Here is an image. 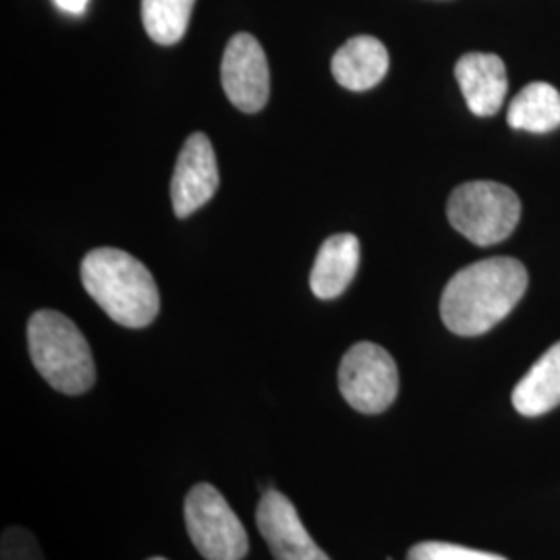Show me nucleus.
<instances>
[{
  "mask_svg": "<svg viewBox=\"0 0 560 560\" xmlns=\"http://www.w3.org/2000/svg\"><path fill=\"white\" fill-rule=\"evenodd\" d=\"M187 534L206 560H243L249 548L240 517L210 483H198L185 499Z\"/></svg>",
  "mask_w": 560,
  "mask_h": 560,
  "instance_id": "5",
  "label": "nucleus"
},
{
  "mask_svg": "<svg viewBox=\"0 0 560 560\" xmlns=\"http://www.w3.org/2000/svg\"><path fill=\"white\" fill-rule=\"evenodd\" d=\"M407 560H506L501 555L492 552H481L474 548H465L459 544H448V541H420L416 544Z\"/></svg>",
  "mask_w": 560,
  "mask_h": 560,
  "instance_id": "16",
  "label": "nucleus"
},
{
  "mask_svg": "<svg viewBox=\"0 0 560 560\" xmlns=\"http://www.w3.org/2000/svg\"><path fill=\"white\" fill-rule=\"evenodd\" d=\"M448 222L465 240L488 247L506 240L521 219L517 194L494 180L459 185L446 206Z\"/></svg>",
  "mask_w": 560,
  "mask_h": 560,
  "instance_id": "4",
  "label": "nucleus"
},
{
  "mask_svg": "<svg viewBox=\"0 0 560 560\" xmlns=\"http://www.w3.org/2000/svg\"><path fill=\"white\" fill-rule=\"evenodd\" d=\"M55 2L59 4V9H62V11H67L71 15H81L90 0H55Z\"/></svg>",
  "mask_w": 560,
  "mask_h": 560,
  "instance_id": "18",
  "label": "nucleus"
},
{
  "mask_svg": "<svg viewBox=\"0 0 560 560\" xmlns=\"http://www.w3.org/2000/svg\"><path fill=\"white\" fill-rule=\"evenodd\" d=\"M196 0H141V20L148 36L162 46L177 44L187 32Z\"/></svg>",
  "mask_w": 560,
  "mask_h": 560,
  "instance_id": "15",
  "label": "nucleus"
},
{
  "mask_svg": "<svg viewBox=\"0 0 560 560\" xmlns=\"http://www.w3.org/2000/svg\"><path fill=\"white\" fill-rule=\"evenodd\" d=\"M256 523L275 560H330L307 534L293 502L277 490L261 497Z\"/></svg>",
  "mask_w": 560,
  "mask_h": 560,
  "instance_id": "9",
  "label": "nucleus"
},
{
  "mask_svg": "<svg viewBox=\"0 0 560 560\" xmlns=\"http://www.w3.org/2000/svg\"><path fill=\"white\" fill-rule=\"evenodd\" d=\"M224 94L243 113H260L270 96V69L266 52L249 34H237L222 55Z\"/></svg>",
  "mask_w": 560,
  "mask_h": 560,
  "instance_id": "7",
  "label": "nucleus"
},
{
  "mask_svg": "<svg viewBox=\"0 0 560 560\" xmlns=\"http://www.w3.org/2000/svg\"><path fill=\"white\" fill-rule=\"evenodd\" d=\"M463 98L476 117H492L506 98L509 78L501 57L486 52L463 55L455 65Z\"/></svg>",
  "mask_w": 560,
  "mask_h": 560,
  "instance_id": "10",
  "label": "nucleus"
},
{
  "mask_svg": "<svg viewBox=\"0 0 560 560\" xmlns=\"http://www.w3.org/2000/svg\"><path fill=\"white\" fill-rule=\"evenodd\" d=\"M0 560H44L38 540L23 527H7L0 544Z\"/></svg>",
  "mask_w": 560,
  "mask_h": 560,
  "instance_id": "17",
  "label": "nucleus"
},
{
  "mask_svg": "<svg viewBox=\"0 0 560 560\" xmlns=\"http://www.w3.org/2000/svg\"><path fill=\"white\" fill-rule=\"evenodd\" d=\"M513 405L525 418H538L560 405V342L552 345L513 390Z\"/></svg>",
  "mask_w": 560,
  "mask_h": 560,
  "instance_id": "13",
  "label": "nucleus"
},
{
  "mask_svg": "<svg viewBox=\"0 0 560 560\" xmlns=\"http://www.w3.org/2000/svg\"><path fill=\"white\" fill-rule=\"evenodd\" d=\"M332 75L351 92H365L378 85L388 73V50L378 38L358 36L345 42L332 57Z\"/></svg>",
  "mask_w": 560,
  "mask_h": 560,
  "instance_id": "12",
  "label": "nucleus"
},
{
  "mask_svg": "<svg viewBox=\"0 0 560 560\" xmlns=\"http://www.w3.org/2000/svg\"><path fill=\"white\" fill-rule=\"evenodd\" d=\"M81 282L108 318L125 328H145L161 312L152 272L127 252L98 247L81 261Z\"/></svg>",
  "mask_w": 560,
  "mask_h": 560,
  "instance_id": "2",
  "label": "nucleus"
},
{
  "mask_svg": "<svg viewBox=\"0 0 560 560\" xmlns=\"http://www.w3.org/2000/svg\"><path fill=\"white\" fill-rule=\"evenodd\" d=\"M527 289V270L515 258H488L459 270L441 300L442 322L459 337H480L504 320Z\"/></svg>",
  "mask_w": 560,
  "mask_h": 560,
  "instance_id": "1",
  "label": "nucleus"
},
{
  "mask_svg": "<svg viewBox=\"0 0 560 560\" xmlns=\"http://www.w3.org/2000/svg\"><path fill=\"white\" fill-rule=\"evenodd\" d=\"M506 120L513 129L529 133H548L560 127V94L544 81L525 85L513 98Z\"/></svg>",
  "mask_w": 560,
  "mask_h": 560,
  "instance_id": "14",
  "label": "nucleus"
},
{
  "mask_svg": "<svg viewBox=\"0 0 560 560\" xmlns=\"http://www.w3.org/2000/svg\"><path fill=\"white\" fill-rule=\"evenodd\" d=\"M360 268V240L339 233L324 241L312 268L310 287L318 300H337L355 279Z\"/></svg>",
  "mask_w": 560,
  "mask_h": 560,
  "instance_id": "11",
  "label": "nucleus"
},
{
  "mask_svg": "<svg viewBox=\"0 0 560 560\" xmlns=\"http://www.w3.org/2000/svg\"><path fill=\"white\" fill-rule=\"evenodd\" d=\"M30 355L42 378L65 395H83L96 382L94 355L80 328L55 310L36 312L27 324Z\"/></svg>",
  "mask_w": 560,
  "mask_h": 560,
  "instance_id": "3",
  "label": "nucleus"
},
{
  "mask_svg": "<svg viewBox=\"0 0 560 560\" xmlns=\"http://www.w3.org/2000/svg\"><path fill=\"white\" fill-rule=\"evenodd\" d=\"M340 395L360 413L386 411L399 393V370L386 349L374 342L353 345L339 368Z\"/></svg>",
  "mask_w": 560,
  "mask_h": 560,
  "instance_id": "6",
  "label": "nucleus"
},
{
  "mask_svg": "<svg viewBox=\"0 0 560 560\" xmlns=\"http://www.w3.org/2000/svg\"><path fill=\"white\" fill-rule=\"evenodd\" d=\"M150 560H166V559H161V557H156V559H150Z\"/></svg>",
  "mask_w": 560,
  "mask_h": 560,
  "instance_id": "19",
  "label": "nucleus"
},
{
  "mask_svg": "<svg viewBox=\"0 0 560 560\" xmlns=\"http://www.w3.org/2000/svg\"><path fill=\"white\" fill-rule=\"evenodd\" d=\"M221 183L214 148L203 133L189 136L180 150L171 180L173 210L179 219L191 217L214 198Z\"/></svg>",
  "mask_w": 560,
  "mask_h": 560,
  "instance_id": "8",
  "label": "nucleus"
}]
</instances>
